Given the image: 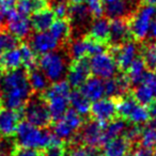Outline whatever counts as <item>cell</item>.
<instances>
[{
  "mask_svg": "<svg viewBox=\"0 0 156 156\" xmlns=\"http://www.w3.org/2000/svg\"><path fill=\"white\" fill-rule=\"evenodd\" d=\"M52 13L58 18H65L69 15V5L64 0H57L51 9Z\"/></svg>",
  "mask_w": 156,
  "mask_h": 156,
  "instance_id": "42",
  "label": "cell"
},
{
  "mask_svg": "<svg viewBox=\"0 0 156 156\" xmlns=\"http://www.w3.org/2000/svg\"><path fill=\"white\" fill-rule=\"evenodd\" d=\"M48 31L61 43L66 41L71 35V25L65 18H57L54 20Z\"/></svg>",
  "mask_w": 156,
  "mask_h": 156,
  "instance_id": "30",
  "label": "cell"
},
{
  "mask_svg": "<svg viewBox=\"0 0 156 156\" xmlns=\"http://www.w3.org/2000/svg\"><path fill=\"white\" fill-rule=\"evenodd\" d=\"M137 103L138 102L133 96L125 95V94L120 96L119 101L117 102V115H119L121 119L126 120Z\"/></svg>",
  "mask_w": 156,
  "mask_h": 156,
  "instance_id": "33",
  "label": "cell"
},
{
  "mask_svg": "<svg viewBox=\"0 0 156 156\" xmlns=\"http://www.w3.org/2000/svg\"><path fill=\"white\" fill-rule=\"evenodd\" d=\"M110 31V22L108 18L98 16L92 22L89 29L90 37L98 42H105L109 37Z\"/></svg>",
  "mask_w": 156,
  "mask_h": 156,
  "instance_id": "21",
  "label": "cell"
},
{
  "mask_svg": "<svg viewBox=\"0 0 156 156\" xmlns=\"http://www.w3.org/2000/svg\"><path fill=\"white\" fill-rule=\"evenodd\" d=\"M86 3L89 13L93 15L94 17L102 16L104 13V5H103V0H83Z\"/></svg>",
  "mask_w": 156,
  "mask_h": 156,
  "instance_id": "40",
  "label": "cell"
},
{
  "mask_svg": "<svg viewBox=\"0 0 156 156\" xmlns=\"http://www.w3.org/2000/svg\"><path fill=\"white\" fill-rule=\"evenodd\" d=\"M1 156H11V155H9V154H5V155H1Z\"/></svg>",
  "mask_w": 156,
  "mask_h": 156,
  "instance_id": "55",
  "label": "cell"
},
{
  "mask_svg": "<svg viewBox=\"0 0 156 156\" xmlns=\"http://www.w3.org/2000/svg\"><path fill=\"white\" fill-rule=\"evenodd\" d=\"M71 86L66 80H59L52 83L43 92L45 102L51 120H58L69 110Z\"/></svg>",
  "mask_w": 156,
  "mask_h": 156,
  "instance_id": "3",
  "label": "cell"
},
{
  "mask_svg": "<svg viewBox=\"0 0 156 156\" xmlns=\"http://www.w3.org/2000/svg\"><path fill=\"white\" fill-rule=\"evenodd\" d=\"M129 37L128 23L125 18H113L110 22V31H109L108 41L115 46L123 43Z\"/></svg>",
  "mask_w": 156,
  "mask_h": 156,
  "instance_id": "18",
  "label": "cell"
},
{
  "mask_svg": "<svg viewBox=\"0 0 156 156\" xmlns=\"http://www.w3.org/2000/svg\"><path fill=\"white\" fill-rule=\"evenodd\" d=\"M133 98H134L139 104L143 105V106H147V105L151 104V103L155 100L156 96H155V93H154L153 89L151 88V86L147 85L144 81H142V83L136 85Z\"/></svg>",
  "mask_w": 156,
  "mask_h": 156,
  "instance_id": "29",
  "label": "cell"
},
{
  "mask_svg": "<svg viewBox=\"0 0 156 156\" xmlns=\"http://www.w3.org/2000/svg\"><path fill=\"white\" fill-rule=\"evenodd\" d=\"M64 156H90V151L83 145H73L69 151L65 150Z\"/></svg>",
  "mask_w": 156,
  "mask_h": 156,
  "instance_id": "44",
  "label": "cell"
},
{
  "mask_svg": "<svg viewBox=\"0 0 156 156\" xmlns=\"http://www.w3.org/2000/svg\"><path fill=\"white\" fill-rule=\"evenodd\" d=\"M28 75L23 69L8 71L0 80V103L5 108L20 111L31 96Z\"/></svg>",
  "mask_w": 156,
  "mask_h": 156,
  "instance_id": "1",
  "label": "cell"
},
{
  "mask_svg": "<svg viewBox=\"0 0 156 156\" xmlns=\"http://www.w3.org/2000/svg\"><path fill=\"white\" fill-rule=\"evenodd\" d=\"M65 147L64 145H59V147H52L49 149H46L42 152L41 156H64Z\"/></svg>",
  "mask_w": 156,
  "mask_h": 156,
  "instance_id": "45",
  "label": "cell"
},
{
  "mask_svg": "<svg viewBox=\"0 0 156 156\" xmlns=\"http://www.w3.org/2000/svg\"><path fill=\"white\" fill-rule=\"evenodd\" d=\"M88 64H89L90 73L103 80L115 77L119 69L113 55L107 52L106 50L91 56Z\"/></svg>",
  "mask_w": 156,
  "mask_h": 156,
  "instance_id": "7",
  "label": "cell"
},
{
  "mask_svg": "<svg viewBox=\"0 0 156 156\" xmlns=\"http://www.w3.org/2000/svg\"><path fill=\"white\" fill-rule=\"evenodd\" d=\"M89 113L94 121L106 124L117 115V103L111 98H103L92 102Z\"/></svg>",
  "mask_w": 156,
  "mask_h": 156,
  "instance_id": "12",
  "label": "cell"
},
{
  "mask_svg": "<svg viewBox=\"0 0 156 156\" xmlns=\"http://www.w3.org/2000/svg\"><path fill=\"white\" fill-rule=\"evenodd\" d=\"M139 143L142 147L147 150H153L156 147V127L152 125H147L144 128H141Z\"/></svg>",
  "mask_w": 156,
  "mask_h": 156,
  "instance_id": "32",
  "label": "cell"
},
{
  "mask_svg": "<svg viewBox=\"0 0 156 156\" xmlns=\"http://www.w3.org/2000/svg\"><path fill=\"white\" fill-rule=\"evenodd\" d=\"M37 63H39L40 69L51 83L62 80V78L66 75L67 69H69L64 55L56 50L42 55Z\"/></svg>",
  "mask_w": 156,
  "mask_h": 156,
  "instance_id": "5",
  "label": "cell"
},
{
  "mask_svg": "<svg viewBox=\"0 0 156 156\" xmlns=\"http://www.w3.org/2000/svg\"><path fill=\"white\" fill-rule=\"evenodd\" d=\"M104 127L105 124L100 122L91 121L81 126L80 133L77 135L76 142H80L83 147L89 150H98L103 147L104 141Z\"/></svg>",
  "mask_w": 156,
  "mask_h": 156,
  "instance_id": "9",
  "label": "cell"
},
{
  "mask_svg": "<svg viewBox=\"0 0 156 156\" xmlns=\"http://www.w3.org/2000/svg\"><path fill=\"white\" fill-rule=\"evenodd\" d=\"M145 2L150 5H153V7H156V0H147Z\"/></svg>",
  "mask_w": 156,
  "mask_h": 156,
  "instance_id": "53",
  "label": "cell"
},
{
  "mask_svg": "<svg viewBox=\"0 0 156 156\" xmlns=\"http://www.w3.org/2000/svg\"><path fill=\"white\" fill-rule=\"evenodd\" d=\"M72 5H78V3H83V0H67Z\"/></svg>",
  "mask_w": 156,
  "mask_h": 156,
  "instance_id": "51",
  "label": "cell"
},
{
  "mask_svg": "<svg viewBox=\"0 0 156 156\" xmlns=\"http://www.w3.org/2000/svg\"><path fill=\"white\" fill-rule=\"evenodd\" d=\"M140 133H141V127L140 125H135L133 124L132 126L127 127L126 126L125 130H124L123 135L122 136L125 137L129 142H135L139 139V136H140Z\"/></svg>",
  "mask_w": 156,
  "mask_h": 156,
  "instance_id": "43",
  "label": "cell"
},
{
  "mask_svg": "<svg viewBox=\"0 0 156 156\" xmlns=\"http://www.w3.org/2000/svg\"><path fill=\"white\" fill-rule=\"evenodd\" d=\"M132 11V5L128 0H121L117 2L105 5L104 12L110 18H124Z\"/></svg>",
  "mask_w": 156,
  "mask_h": 156,
  "instance_id": "24",
  "label": "cell"
},
{
  "mask_svg": "<svg viewBox=\"0 0 156 156\" xmlns=\"http://www.w3.org/2000/svg\"><path fill=\"white\" fill-rule=\"evenodd\" d=\"M126 120L129 121L132 124H135V125H142L150 120L149 110L145 106L137 103V105L134 107V109L132 110V112L129 113Z\"/></svg>",
  "mask_w": 156,
  "mask_h": 156,
  "instance_id": "34",
  "label": "cell"
},
{
  "mask_svg": "<svg viewBox=\"0 0 156 156\" xmlns=\"http://www.w3.org/2000/svg\"><path fill=\"white\" fill-rule=\"evenodd\" d=\"M17 45V39L10 34L8 31H3L0 29V56L5 50L13 48Z\"/></svg>",
  "mask_w": 156,
  "mask_h": 156,
  "instance_id": "38",
  "label": "cell"
},
{
  "mask_svg": "<svg viewBox=\"0 0 156 156\" xmlns=\"http://www.w3.org/2000/svg\"><path fill=\"white\" fill-rule=\"evenodd\" d=\"M56 16L54 15L51 9L44 8V9L33 13L31 20L32 28L37 31H47L54 23Z\"/></svg>",
  "mask_w": 156,
  "mask_h": 156,
  "instance_id": "22",
  "label": "cell"
},
{
  "mask_svg": "<svg viewBox=\"0 0 156 156\" xmlns=\"http://www.w3.org/2000/svg\"><path fill=\"white\" fill-rule=\"evenodd\" d=\"M139 55V46L136 42L133 41H124L123 43L115 46L113 57L118 64V67L126 71L127 67L132 64L135 59L138 58Z\"/></svg>",
  "mask_w": 156,
  "mask_h": 156,
  "instance_id": "13",
  "label": "cell"
},
{
  "mask_svg": "<svg viewBox=\"0 0 156 156\" xmlns=\"http://www.w3.org/2000/svg\"><path fill=\"white\" fill-rule=\"evenodd\" d=\"M152 151L151 150L144 149L142 147H139L137 149H135L134 151H130L129 156H151Z\"/></svg>",
  "mask_w": 156,
  "mask_h": 156,
  "instance_id": "47",
  "label": "cell"
},
{
  "mask_svg": "<svg viewBox=\"0 0 156 156\" xmlns=\"http://www.w3.org/2000/svg\"><path fill=\"white\" fill-rule=\"evenodd\" d=\"M142 55L145 65L151 69H156V40L145 45Z\"/></svg>",
  "mask_w": 156,
  "mask_h": 156,
  "instance_id": "37",
  "label": "cell"
},
{
  "mask_svg": "<svg viewBox=\"0 0 156 156\" xmlns=\"http://www.w3.org/2000/svg\"><path fill=\"white\" fill-rule=\"evenodd\" d=\"M90 101L87 98L83 95L80 91H72L71 95H69V105H71L72 109L75 110L78 115H80L81 117L89 115L90 112Z\"/></svg>",
  "mask_w": 156,
  "mask_h": 156,
  "instance_id": "27",
  "label": "cell"
},
{
  "mask_svg": "<svg viewBox=\"0 0 156 156\" xmlns=\"http://www.w3.org/2000/svg\"><path fill=\"white\" fill-rule=\"evenodd\" d=\"M20 55H22V63L23 66L26 69H35V65L37 63V54L34 52V50L30 47V45L27 44H23L20 47Z\"/></svg>",
  "mask_w": 156,
  "mask_h": 156,
  "instance_id": "35",
  "label": "cell"
},
{
  "mask_svg": "<svg viewBox=\"0 0 156 156\" xmlns=\"http://www.w3.org/2000/svg\"><path fill=\"white\" fill-rule=\"evenodd\" d=\"M83 125V120L75 110L69 109L60 119L56 120L52 133L61 140H71Z\"/></svg>",
  "mask_w": 156,
  "mask_h": 156,
  "instance_id": "6",
  "label": "cell"
},
{
  "mask_svg": "<svg viewBox=\"0 0 156 156\" xmlns=\"http://www.w3.org/2000/svg\"><path fill=\"white\" fill-rule=\"evenodd\" d=\"M48 0H16L15 10L24 15L29 16L34 12L47 8Z\"/></svg>",
  "mask_w": 156,
  "mask_h": 156,
  "instance_id": "28",
  "label": "cell"
},
{
  "mask_svg": "<svg viewBox=\"0 0 156 156\" xmlns=\"http://www.w3.org/2000/svg\"><path fill=\"white\" fill-rule=\"evenodd\" d=\"M126 128V123L123 119H113L110 122L105 124L104 127V141L105 143L107 141L111 140L113 138H117L123 135L124 130ZM104 143V144H105Z\"/></svg>",
  "mask_w": 156,
  "mask_h": 156,
  "instance_id": "31",
  "label": "cell"
},
{
  "mask_svg": "<svg viewBox=\"0 0 156 156\" xmlns=\"http://www.w3.org/2000/svg\"><path fill=\"white\" fill-rule=\"evenodd\" d=\"M5 25L7 26L8 32L17 40H24L28 37L33 29L29 16L20 13L15 9L9 13Z\"/></svg>",
  "mask_w": 156,
  "mask_h": 156,
  "instance_id": "11",
  "label": "cell"
},
{
  "mask_svg": "<svg viewBox=\"0 0 156 156\" xmlns=\"http://www.w3.org/2000/svg\"><path fill=\"white\" fill-rule=\"evenodd\" d=\"M104 50L105 46L103 42L95 41L91 37H79L74 40L69 45V55L74 60H83L86 57L94 56Z\"/></svg>",
  "mask_w": 156,
  "mask_h": 156,
  "instance_id": "10",
  "label": "cell"
},
{
  "mask_svg": "<svg viewBox=\"0 0 156 156\" xmlns=\"http://www.w3.org/2000/svg\"><path fill=\"white\" fill-rule=\"evenodd\" d=\"M105 81V96L108 98H118L124 95L129 87V81L125 76L111 77Z\"/></svg>",
  "mask_w": 156,
  "mask_h": 156,
  "instance_id": "20",
  "label": "cell"
},
{
  "mask_svg": "<svg viewBox=\"0 0 156 156\" xmlns=\"http://www.w3.org/2000/svg\"><path fill=\"white\" fill-rule=\"evenodd\" d=\"M151 156H156V154H154V155H151Z\"/></svg>",
  "mask_w": 156,
  "mask_h": 156,
  "instance_id": "57",
  "label": "cell"
},
{
  "mask_svg": "<svg viewBox=\"0 0 156 156\" xmlns=\"http://www.w3.org/2000/svg\"><path fill=\"white\" fill-rule=\"evenodd\" d=\"M149 115H150V119H156V98L149 104Z\"/></svg>",
  "mask_w": 156,
  "mask_h": 156,
  "instance_id": "48",
  "label": "cell"
},
{
  "mask_svg": "<svg viewBox=\"0 0 156 156\" xmlns=\"http://www.w3.org/2000/svg\"><path fill=\"white\" fill-rule=\"evenodd\" d=\"M156 16V7L150 5H142L132 15L128 23L129 34L137 41H143L150 34V29Z\"/></svg>",
  "mask_w": 156,
  "mask_h": 156,
  "instance_id": "4",
  "label": "cell"
},
{
  "mask_svg": "<svg viewBox=\"0 0 156 156\" xmlns=\"http://www.w3.org/2000/svg\"><path fill=\"white\" fill-rule=\"evenodd\" d=\"M15 136L16 145L44 151L52 147L63 145V141L46 128H40L27 121H20Z\"/></svg>",
  "mask_w": 156,
  "mask_h": 156,
  "instance_id": "2",
  "label": "cell"
},
{
  "mask_svg": "<svg viewBox=\"0 0 156 156\" xmlns=\"http://www.w3.org/2000/svg\"><path fill=\"white\" fill-rule=\"evenodd\" d=\"M23 110H24L23 117L25 118V121L29 122L37 127L46 128L51 122V117L43 100L39 98L29 100Z\"/></svg>",
  "mask_w": 156,
  "mask_h": 156,
  "instance_id": "8",
  "label": "cell"
},
{
  "mask_svg": "<svg viewBox=\"0 0 156 156\" xmlns=\"http://www.w3.org/2000/svg\"><path fill=\"white\" fill-rule=\"evenodd\" d=\"M139 1H144V2H145V1H147V0H139Z\"/></svg>",
  "mask_w": 156,
  "mask_h": 156,
  "instance_id": "56",
  "label": "cell"
},
{
  "mask_svg": "<svg viewBox=\"0 0 156 156\" xmlns=\"http://www.w3.org/2000/svg\"><path fill=\"white\" fill-rule=\"evenodd\" d=\"M22 119L20 111L3 108L0 109V136L13 137Z\"/></svg>",
  "mask_w": 156,
  "mask_h": 156,
  "instance_id": "16",
  "label": "cell"
},
{
  "mask_svg": "<svg viewBox=\"0 0 156 156\" xmlns=\"http://www.w3.org/2000/svg\"><path fill=\"white\" fill-rule=\"evenodd\" d=\"M149 35L152 37V39L156 40V16L153 20V23H152V25H151V29H150V34Z\"/></svg>",
  "mask_w": 156,
  "mask_h": 156,
  "instance_id": "49",
  "label": "cell"
},
{
  "mask_svg": "<svg viewBox=\"0 0 156 156\" xmlns=\"http://www.w3.org/2000/svg\"><path fill=\"white\" fill-rule=\"evenodd\" d=\"M132 142L125 137L120 136L107 141L104 144L105 156H128L132 151Z\"/></svg>",
  "mask_w": 156,
  "mask_h": 156,
  "instance_id": "19",
  "label": "cell"
},
{
  "mask_svg": "<svg viewBox=\"0 0 156 156\" xmlns=\"http://www.w3.org/2000/svg\"><path fill=\"white\" fill-rule=\"evenodd\" d=\"M28 81L31 91L37 92V93H43L49 87V80L40 69H31L28 75Z\"/></svg>",
  "mask_w": 156,
  "mask_h": 156,
  "instance_id": "26",
  "label": "cell"
},
{
  "mask_svg": "<svg viewBox=\"0 0 156 156\" xmlns=\"http://www.w3.org/2000/svg\"><path fill=\"white\" fill-rule=\"evenodd\" d=\"M1 64H2L3 69L11 71V69H20L23 66L22 63V55H20V47H13L10 49L5 50L2 55H1Z\"/></svg>",
  "mask_w": 156,
  "mask_h": 156,
  "instance_id": "25",
  "label": "cell"
},
{
  "mask_svg": "<svg viewBox=\"0 0 156 156\" xmlns=\"http://www.w3.org/2000/svg\"><path fill=\"white\" fill-rule=\"evenodd\" d=\"M147 66L145 65L143 59L137 58L132 62V64L127 67V79L129 81V83L133 85H138V83H142V80L144 79L145 75L147 73Z\"/></svg>",
  "mask_w": 156,
  "mask_h": 156,
  "instance_id": "23",
  "label": "cell"
},
{
  "mask_svg": "<svg viewBox=\"0 0 156 156\" xmlns=\"http://www.w3.org/2000/svg\"><path fill=\"white\" fill-rule=\"evenodd\" d=\"M90 156H105V155L104 154L98 153L96 150H91V152H90Z\"/></svg>",
  "mask_w": 156,
  "mask_h": 156,
  "instance_id": "50",
  "label": "cell"
},
{
  "mask_svg": "<svg viewBox=\"0 0 156 156\" xmlns=\"http://www.w3.org/2000/svg\"><path fill=\"white\" fill-rule=\"evenodd\" d=\"M90 76V69L88 62L83 60H75L74 63L67 69L66 81L73 88H80L81 85Z\"/></svg>",
  "mask_w": 156,
  "mask_h": 156,
  "instance_id": "15",
  "label": "cell"
},
{
  "mask_svg": "<svg viewBox=\"0 0 156 156\" xmlns=\"http://www.w3.org/2000/svg\"><path fill=\"white\" fill-rule=\"evenodd\" d=\"M117 1H121V0H103V5H108V3L117 2Z\"/></svg>",
  "mask_w": 156,
  "mask_h": 156,
  "instance_id": "52",
  "label": "cell"
},
{
  "mask_svg": "<svg viewBox=\"0 0 156 156\" xmlns=\"http://www.w3.org/2000/svg\"><path fill=\"white\" fill-rule=\"evenodd\" d=\"M89 14L90 13L87 5H83V3L72 5L71 7H69V16L72 18V20H74L75 23H78V24L86 22Z\"/></svg>",
  "mask_w": 156,
  "mask_h": 156,
  "instance_id": "36",
  "label": "cell"
},
{
  "mask_svg": "<svg viewBox=\"0 0 156 156\" xmlns=\"http://www.w3.org/2000/svg\"><path fill=\"white\" fill-rule=\"evenodd\" d=\"M16 0H0V25H5L11 11L15 9Z\"/></svg>",
  "mask_w": 156,
  "mask_h": 156,
  "instance_id": "39",
  "label": "cell"
},
{
  "mask_svg": "<svg viewBox=\"0 0 156 156\" xmlns=\"http://www.w3.org/2000/svg\"><path fill=\"white\" fill-rule=\"evenodd\" d=\"M142 81H144V83H147V85L151 86V88L153 89L154 93H155V96H156V74H153V73H151V72H147L144 79H143Z\"/></svg>",
  "mask_w": 156,
  "mask_h": 156,
  "instance_id": "46",
  "label": "cell"
},
{
  "mask_svg": "<svg viewBox=\"0 0 156 156\" xmlns=\"http://www.w3.org/2000/svg\"><path fill=\"white\" fill-rule=\"evenodd\" d=\"M3 71H5V69H3L2 64H1V61H0V80H1V77H2V75L5 73H3Z\"/></svg>",
  "mask_w": 156,
  "mask_h": 156,
  "instance_id": "54",
  "label": "cell"
},
{
  "mask_svg": "<svg viewBox=\"0 0 156 156\" xmlns=\"http://www.w3.org/2000/svg\"><path fill=\"white\" fill-rule=\"evenodd\" d=\"M80 92L90 102H95L105 98V81L98 77H89L81 85Z\"/></svg>",
  "mask_w": 156,
  "mask_h": 156,
  "instance_id": "17",
  "label": "cell"
},
{
  "mask_svg": "<svg viewBox=\"0 0 156 156\" xmlns=\"http://www.w3.org/2000/svg\"><path fill=\"white\" fill-rule=\"evenodd\" d=\"M30 47L37 55H45L55 51L60 45V42L49 31H37L30 39Z\"/></svg>",
  "mask_w": 156,
  "mask_h": 156,
  "instance_id": "14",
  "label": "cell"
},
{
  "mask_svg": "<svg viewBox=\"0 0 156 156\" xmlns=\"http://www.w3.org/2000/svg\"><path fill=\"white\" fill-rule=\"evenodd\" d=\"M42 152L43 151H41V150L25 147L15 144V147H13L11 152V156H41Z\"/></svg>",
  "mask_w": 156,
  "mask_h": 156,
  "instance_id": "41",
  "label": "cell"
}]
</instances>
